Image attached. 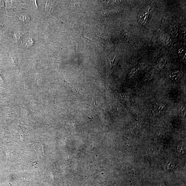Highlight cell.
I'll use <instances>...</instances> for the list:
<instances>
[{"label":"cell","instance_id":"5b68a950","mask_svg":"<svg viewBox=\"0 0 186 186\" xmlns=\"http://www.w3.org/2000/svg\"><path fill=\"white\" fill-rule=\"evenodd\" d=\"M23 35V34L20 32H15L14 34V38L17 41H22Z\"/></svg>","mask_w":186,"mask_h":186},{"label":"cell","instance_id":"3957f363","mask_svg":"<svg viewBox=\"0 0 186 186\" xmlns=\"http://www.w3.org/2000/svg\"><path fill=\"white\" fill-rule=\"evenodd\" d=\"M178 32H179V29H178L177 24H172L170 27L169 32L173 37H176L177 36L178 34Z\"/></svg>","mask_w":186,"mask_h":186},{"label":"cell","instance_id":"e0dca14e","mask_svg":"<svg viewBox=\"0 0 186 186\" xmlns=\"http://www.w3.org/2000/svg\"><path fill=\"white\" fill-rule=\"evenodd\" d=\"M0 80L1 81H2V79L0 77Z\"/></svg>","mask_w":186,"mask_h":186},{"label":"cell","instance_id":"4fadbf2b","mask_svg":"<svg viewBox=\"0 0 186 186\" xmlns=\"http://www.w3.org/2000/svg\"><path fill=\"white\" fill-rule=\"evenodd\" d=\"M174 166L172 163H170L166 166V169L167 170H172Z\"/></svg>","mask_w":186,"mask_h":186},{"label":"cell","instance_id":"6da1fadb","mask_svg":"<svg viewBox=\"0 0 186 186\" xmlns=\"http://www.w3.org/2000/svg\"><path fill=\"white\" fill-rule=\"evenodd\" d=\"M149 7H147L140 13L138 17V20L140 23L142 25H144L147 22L149 15Z\"/></svg>","mask_w":186,"mask_h":186},{"label":"cell","instance_id":"52a82bcc","mask_svg":"<svg viewBox=\"0 0 186 186\" xmlns=\"http://www.w3.org/2000/svg\"><path fill=\"white\" fill-rule=\"evenodd\" d=\"M178 151L180 153H184L185 150V143L180 144L178 147Z\"/></svg>","mask_w":186,"mask_h":186},{"label":"cell","instance_id":"30bf717a","mask_svg":"<svg viewBox=\"0 0 186 186\" xmlns=\"http://www.w3.org/2000/svg\"><path fill=\"white\" fill-rule=\"evenodd\" d=\"M163 108V106L157 105L153 109V112L154 113V114H157L158 113H160L161 111L162 110Z\"/></svg>","mask_w":186,"mask_h":186},{"label":"cell","instance_id":"8fae6325","mask_svg":"<svg viewBox=\"0 0 186 186\" xmlns=\"http://www.w3.org/2000/svg\"><path fill=\"white\" fill-rule=\"evenodd\" d=\"M110 64L111 65V67L112 68L114 67L115 66V64H116V57L114 56L112 58L110 59Z\"/></svg>","mask_w":186,"mask_h":186},{"label":"cell","instance_id":"2e32d148","mask_svg":"<svg viewBox=\"0 0 186 186\" xmlns=\"http://www.w3.org/2000/svg\"><path fill=\"white\" fill-rule=\"evenodd\" d=\"M158 186H165V185H163V184H160V185H159Z\"/></svg>","mask_w":186,"mask_h":186},{"label":"cell","instance_id":"9a60e30c","mask_svg":"<svg viewBox=\"0 0 186 186\" xmlns=\"http://www.w3.org/2000/svg\"><path fill=\"white\" fill-rule=\"evenodd\" d=\"M67 24L68 26H70L71 27L74 28V26H76L74 23L72 22H68Z\"/></svg>","mask_w":186,"mask_h":186},{"label":"cell","instance_id":"5bb4252c","mask_svg":"<svg viewBox=\"0 0 186 186\" xmlns=\"http://www.w3.org/2000/svg\"><path fill=\"white\" fill-rule=\"evenodd\" d=\"M21 112H22V114H23L24 117H26L27 115V110H25V109L23 108L21 110Z\"/></svg>","mask_w":186,"mask_h":186},{"label":"cell","instance_id":"8992f818","mask_svg":"<svg viewBox=\"0 0 186 186\" xmlns=\"http://www.w3.org/2000/svg\"><path fill=\"white\" fill-rule=\"evenodd\" d=\"M166 64V59L164 58H161L157 62V64L159 68L163 67Z\"/></svg>","mask_w":186,"mask_h":186},{"label":"cell","instance_id":"277c9868","mask_svg":"<svg viewBox=\"0 0 186 186\" xmlns=\"http://www.w3.org/2000/svg\"><path fill=\"white\" fill-rule=\"evenodd\" d=\"M163 43L165 45L169 46L171 44L172 41L170 36L167 34H165L162 36Z\"/></svg>","mask_w":186,"mask_h":186},{"label":"cell","instance_id":"ba28073f","mask_svg":"<svg viewBox=\"0 0 186 186\" xmlns=\"http://www.w3.org/2000/svg\"><path fill=\"white\" fill-rule=\"evenodd\" d=\"M179 55L180 57L182 58V59H185L186 58V51L184 48H181L179 50Z\"/></svg>","mask_w":186,"mask_h":186},{"label":"cell","instance_id":"9c48e42d","mask_svg":"<svg viewBox=\"0 0 186 186\" xmlns=\"http://www.w3.org/2000/svg\"><path fill=\"white\" fill-rule=\"evenodd\" d=\"M19 19L21 21H22L23 22H26L29 21L30 20V17L27 15H21V16L19 17Z\"/></svg>","mask_w":186,"mask_h":186},{"label":"cell","instance_id":"7a4b0ae2","mask_svg":"<svg viewBox=\"0 0 186 186\" xmlns=\"http://www.w3.org/2000/svg\"><path fill=\"white\" fill-rule=\"evenodd\" d=\"M183 75V73L181 71H177L171 73L169 76L171 80L174 82H178Z\"/></svg>","mask_w":186,"mask_h":186},{"label":"cell","instance_id":"7c38bea8","mask_svg":"<svg viewBox=\"0 0 186 186\" xmlns=\"http://www.w3.org/2000/svg\"><path fill=\"white\" fill-rule=\"evenodd\" d=\"M34 42L32 39H29L26 43L25 46L27 48H29L32 47L33 45Z\"/></svg>","mask_w":186,"mask_h":186}]
</instances>
